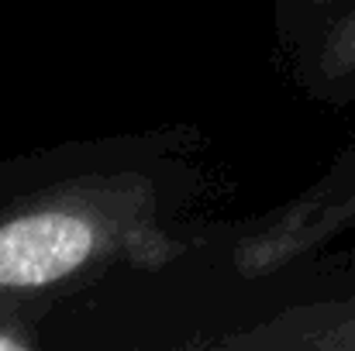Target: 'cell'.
Listing matches in <instances>:
<instances>
[{
  "instance_id": "obj_1",
  "label": "cell",
  "mask_w": 355,
  "mask_h": 351,
  "mask_svg": "<svg viewBox=\"0 0 355 351\" xmlns=\"http://www.w3.org/2000/svg\"><path fill=\"white\" fill-rule=\"evenodd\" d=\"M97 248V231L69 210L24 214L0 224V286L38 289L73 276Z\"/></svg>"
},
{
  "instance_id": "obj_2",
  "label": "cell",
  "mask_w": 355,
  "mask_h": 351,
  "mask_svg": "<svg viewBox=\"0 0 355 351\" xmlns=\"http://www.w3.org/2000/svg\"><path fill=\"white\" fill-rule=\"evenodd\" d=\"M328 66L338 69V73L355 69V17L335 35V42L328 45Z\"/></svg>"
}]
</instances>
